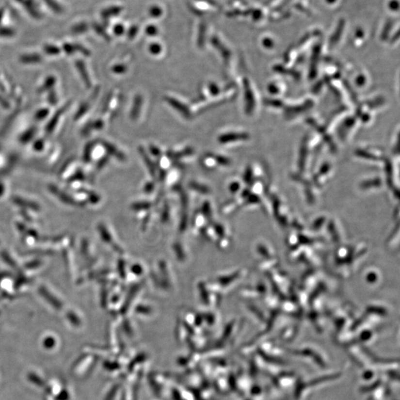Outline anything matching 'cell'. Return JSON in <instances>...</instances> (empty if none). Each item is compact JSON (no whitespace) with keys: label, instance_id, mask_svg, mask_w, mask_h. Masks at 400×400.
<instances>
[{"label":"cell","instance_id":"6da1fadb","mask_svg":"<svg viewBox=\"0 0 400 400\" xmlns=\"http://www.w3.org/2000/svg\"><path fill=\"white\" fill-rule=\"evenodd\" d=\"M165 100L166 101L172 108L176 109L179 113H180L184 117L186 118V119H190V118H192V113H191L189 108H188L186 105H184L180 101L175 99V98L171 97V96H165Z\"/></svg>","mask_w":400,"mask_h":400},{"label":"cell","instance_id":"7a4b0ae2","mask_svg":"<svg viewBox=\"0 0 400 400\" xmlns=\"http://www.w3.org/2000/svg\"><path fill=\"white\" fill-rule=\"evenodd\" d=\"M143 103V96L141 95H137L133 99V106H132L130 113V116L132 120H136L139 117V115H140V112H141Z\"/></svg>","mask_w":400,"mask_h":400},{"label":"cell","instance_id":"3957f363","mask_svg":"<svg viewBox=\"0 0 400 400\" xmlns=\"http://www.w3.org/2000/svg\"><path fill=\"white\" fill-rule=\"evenodd\" d=\"M103 144L104 145H105V148H106L107 151H108V152L109 153L110 155L113 156V157H116V159L120 160V161H123V160H126V156H125V154H123V152H121V151H119L114 145L111 144V143H107V142H105Z\"/></svg>","mask_w":400,"mask_h":400},{"label":"cell","instance_id":"277c9868","mask_svg":"<svg viewBox=\"0 0 400 400\" xmlns=\"http://www.w3.org/2000/svg\"><path fill=\"white\" fill-rule=\"evenodd\" d=\"M77 67L80 74H82V78L85 82V85H87L88 88H90L91 85V81H90L89 76H88V72H87L85 64L82 61H78L77 63Z\"/></svg>","mask_w":400,"mask_h":400},{"label":"cell","instance_id":"5b68a950","mask_svg":"<svg viewBox=\"0 0 400 400\" xmlns=\"http://www.w3.org/2000/svg\"><path fill=\"white\" fill-rule=\"evenodd\" d=\"M193 153V150H192V148H185V150L180 151V152H168V157H170V158L175 159V160H178V159L182 158V157H186V156L192 155Z\"/></svg>","mask_w":400,"mask_h":400},{"label":"cell","instance_id":"8992f818","mask_svg":"<svg viewBox=\"0 0 400 400\" xmlns=\"http://www.w3.org/2000/svg\"><path fill=\"white\" fill-rule=\"evenodd\" d=\"M140 153L141 154L142 157H143V160H144L146 165L148 166V170H149L150 172H151L152 175H154V173H155V166H154V164H153L151 159L148 157V156L146 154V153L144 152V150H143L142 148H140Z\"/></svg>","mask_w":400,"mask_h":400},{"label":"cell","instance_id":"52a82bcc","mask_svg":"<svg viewBox=\"0 0 400 400\" xmlns=\"http://www.w3.org/2000/svg\"><path fill=\"white\" fill-rule=\"evenodd\" d=\"M21 60H22V62H23L24 63H35L40 61V60H41V57H40V56L33 54V55H27L25 56V57H22V58H21Z\"/></svg>","mask_w":400,"mask_h":400},{"label":"cell","instance_id":"ba28073f","mask_svg":"<svg viewBox=\"0 0 400 400\" xmlns=\"http://www.w3.org/2000/svg\"><path fill=\"white\" fill-rule=\"evenodd\" d=\"M208 91L212 96H217L220 93V88L215 82H210L208 85Z\"/></svg>","mask_w":400,"mask_h":400},{"label":"cell","instance_id":"9c48e42d","mask_svg":"<svg viewBox=\"0 0 400 400\" xmlns=\"http://www.w3.org/2000/svg\"><path fill=\"white\" fill-rule=\"evenodd\" d=\"M112 71H113V72L115 73V74H122L126 72L127 68H126L124 64H116V65L113 66V68H112Z\"/></svg>","mask_w":400,"mask_h":400},{"label":"cell","instance_id":"30bf717a","mask_svg":"<svg viewBox=\"0 0 400 400\" xmlns=\"http://www.w3.org/2000/svg\"><path fill=\"white\" fill-rule=\"evenodd\" d=\"M213 158L215 159L216 161L220 165H228L229 164V160L228 159L224 158L222 156H213Z\"/></svg>","mask_w":400,"mask_h":400},{"label":"cell","instance_id":"8fae6325","mask_svg":"<svg viewBox=\"0 0 400 400\" xmlns=\"http://www.w3.org/2000/svg\"><path fill=\"white\" fill-rule=\"evenodd\" d=\"M54 82H55V80H54V78H53V77H50V78L48 79L47 81H46V84H45V85H43V88H42L41 89H40V91H45V90L48 89V88H50V87H51L52 85H53V84H54Z\"/></svg>","mask_w":400,"mask_h":400},{"label":"cell","instance_id":"7c38bea8","mask_svg":"<svg viewBox=\"0 0 400 400\" xmlns=\"http://www.w3.org/2000/svg\"><path fill=\"white\" fill-rule=\"evenodd\" d=\"M46 51L49 54H56L60 52L58 48L54 47V46H47L46 47Z\"/></svg>","mask_w":400,"mask_h":400},{"label":"cell","instance_id":"4fadbf2b","mask_svg":"<svg viewBox=\"0 0 400 400\" xmlns=\"http://www.w3.org/2000/svg\"><path fill=\"white\" fill-rule=\"evenodd\" d=\"M150 151H151V154L155 156V157H158L161 155V151H160V148H157L156 146H150Z\"/></svg>","mask_w":400,"mask_h":400},{"label":"cell","instance_id":"5bb4252c","mask_svg":"<svg viewBox=\"0 0 400 400\" xmlns=\"http://www.w3.org/2000/svg\"><path fill=\"white\" fill-rule=\"evenodd\" d=\"M48 113V109H43V110L38 112V113H36V117L38 119H43V118L47 116Z\"/></svg>","mask_w":400,"mask_h":400},{"label":"cell","instance_id":"9a60e30c","mask_svg":"<svg viewBox=\"0 0 400 400\" xmlns=\"http://www.w3.org/2000/svg\"><path fill=\"white\" fill-rule=\"evenodd\" d=\"M33 135H34V130H30L28 132V133H26L22 136V140L24 142H28L30 140V137Z\"/></svg>","mask_w":400,"mask_h":400},{"label":"cell","instance_id":"2e32d148","mask_svg":"<svg viewBox=\"0 0 400 400\" xmlns=\"http://www.w3.org/2000/svg\"><path fill=\"white\" fill-rule=\"evenodd\" d=\"M150 51H151V53H152L153 54H158V53H160V51H161V49H160V46L154 45V46H151Z\"/></svg>","mask_w":400,"mask_h":400},{"label":"cell","instance_id":"e0dca14e","mask_svg":"<svg viewBox=\"0 0 400 400\" xmlns=\"http://www.w3.org/2000/svg\"><path fill=\"white\" fill-rule=\"evenodd\" d=\"M46 2H47L49 6L52 7L53 10H55L56 11H60V8H59L58 5L54 3L53 0H46Z\"/></svg>","mask_w":400,"mask_h":400},{"label":"cell","instance_id":"ac0fdd59","mask_svg":"<svg viewBox=\"0 0 400 400\" xmlns=\"http://www.w3.org/2000/svg\"><path fill=\"white\" fill-rule=\"evenodd\" d=\"M108 161H109V158H108V157H104V158H102V160L99 161V163H98L97 168H101L105 166L107 162H108Z\"/></svg>","mask_w":400,"mask_h":400},{"label":"cell","instance_id":"d6986e66","mask_svg":"<svg viewBox=\"0 0 400 400\" xmlns=\"http://www.w3.org/2000/svg\"><path fill=\"white\" fill-rule=\"evenodd\" d=\"M41 147H43V143L40 141H38L37 143L35 144V148H37V149H40Z\"/></svg>","mask_w":400,"mask_h":400}]
</instances>
